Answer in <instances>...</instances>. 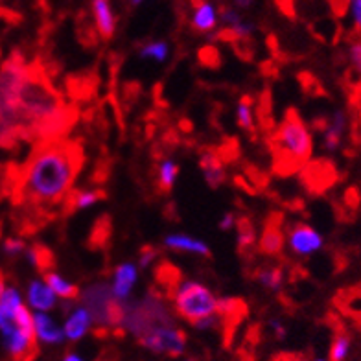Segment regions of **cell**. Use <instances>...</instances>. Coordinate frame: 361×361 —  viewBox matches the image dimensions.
<instances>
[{"instance_id": "21", "label": "cell", "mask_w": 361, "mask_h": 361, "mask_svg": "<svg viewBox=\"0 0 361 361\" xmlns=\"http://www.w3.org/2000/svg\"><path fill=\"white\" fill-rule=\"evenodd\" d=\"M164 245L173 249V251L194 252V255H201L204 258L212 257V252L207 247V243L197 240V238L188 236V234H170V236L164 238Z\"/></svg>"}, {"instance_id": "31", "label": "cell", "mask_w": 361, "mask_h": 361, "mask_svg": "<svg viewBox=\"0 0 361 361\" xmlns=\"http://www.w3.org/2000/svg\"><path fill=\"white\" fill-rule=\"evenodd\" d=\"M170 48L164 41H155V43H147L140 48V57L142 59H153L157 63H164L168 59Z\"/></svg>"}, {"instance_id": "35", "label": "cell", "mask_w": 361, "mask_h": 361, "mask_svg": "<svg viewBox=\"0 0 361 361\" xmlns=\"http://www.w3.org/2000/svg\"><path fill=\"white\" fill-rule=\"evenodd\" d=\"M155 257H157V249L152 247V245H146V247L140 249V258H138V264H140V267H142V269H146V267H149V264L155 260Z\"/></svg>"}, {"instance_id": "18", "label": "cell", "mask_w": 361, "mask_h": 361, "mask_svg": "<svg viewBox=\"0 0 361 361\" xmlns=\"http://www.w3.org/2000/svg\"><path fill=\"white\" fill-rule=\"evenodd\" d=\"M92 13H94L96 30L102 39H111L116 30V17H114L111 0H92Z\"/></svg>"}, {"instance_id": "22", "label": "cell", "mask_w": 361, "mask_h": 361, "mask_svg": "<svg viewBox=\"0 0 361 361\" xmlns=\"http://www.w3.org/2000/svg\"><path fill=\"white\" fill-rule=\"evenodd\" d=\"M24 257H26L30 266L35 267L41 275L48 273V271H54V267H56L54 252L48 247H44V245H41V243H35L32 247H26Z\"/></svg>"}, {"instance_id": "27", "label": "cell", "mask_w": 361, "mask_h": 361, "mask_svg": "<svg viewBox=\"0 0 361 361\" xmlns=\"http://www.w3.org/2000/svg\"><path fill=\"white\" fill-rule=\"evenodd\" d=\"M96 80L92 81L90 78H71L67 81V92L74 98V100H90L92 92H94Z\"/></svg>"}, {"instance_id": "5", "label": "cell", "mask_w": 361, "mask_h": 361, "mask_svg": "<svg viewBox=\"0 0 361 361\" xmlns=\"http://www.w3.org/2000/svg\"><path fill=\"white\" fill-rule=\"evenodd\" d=\"M176 319L168 310L164 297L155 288H149L142 300L138 302H128L126 300V315L122 330L131 332L137 339L152 332L153 328L173 326Z\"/></svg>"}, {"instance_id": "12", "label": "cell", "mask_w": 361, "mask_h": 361, "mask_svg": "<svg viewBox=\"0 0 361 361\" xmlns=\"http://www.w3.org/2000/svg\"><path fill=\"white\" fill-rule=\"evenodd\" d=\"M34 324H35V338L37 343L41 345H61L65 341V332H63V326L56 323V319L50 314H34Z\"/></svg>"}, {"instance_id": "40", "label": "cell", "mask_w": 361, "mask_h": 361, "mask_svg": "<svg viewBox=\"0 0 361 361\" xmlns=\"http://www.w3.org/2000/svg\"><path fill=\"white\" fill-rule=\"evenodd\" d=\"M269 326L273 328V332H275V338L279 339V341H282V339L286 338V326L281 323V321L273 319V321L269 323Z\"/></svg>"}, {"instance_id": "15", "label": "cell", "mask_w": 361, "mask_h": 361, "mask_svg": "<svg viewBox=\"0 0 361 361\" xmlns=\"http://www.w3.org/2000/svg\"><path fill=\"white\" fill-rule=\"evenodd\" d=\"M90 326H92V317H90L89 310L85 306H80L72 314H68L67 321L63 324V332H65V339L76 343L83 339L89 334Z\"/></svg>"}, {"instance_id": "29", "label": "cell", "mask_w": 361, "mask_h": 361, "mask_svg": "<svg viewBox=\"0 0 361 361\" xmlns=\"http://www.w3.org/2000/svg\"><path fill=\"white\" fill-rule=\"evenodd\" d=\"M284 267L282 266H273V267H260L257 269L255 276H257V281L260 282L264 288L267 290H281L282 286V276H284Z\"/></svg>"}, {"instance_id": "19", "label": "cell", "mask_w": 361, "mask_h": 361, "mask_svg": "<svg viewBox=\"0 0 361 361\" xmlns=\"http://www.w3.org/2000/svg\"><path fill=\"white\" fill-rule=\"evenodd\" d=\"M135 282H137V267L133 264H122V266L116 267L114 269V284L111 288L114 299L128 300Z\"/></svg>"}, {"instance_id": "41", "label": "cell", "mask_w": 361, "mask_h": 361, "mask_svg": "<svg viewBox=\"0 0 361 361\" xmlns=\"http://www.w3.org/2000/svg\"><path fill=\"white\" fill-rule=\"evenodd\" d=\"M61 361H87V360L81 356V354H78V352H67V354L63 356Z\"/></svg>"}, {"instance_id": "33", "label": "cell", "mask_w": 361, "mask_h": 361, "mask_svg": "<svg viewBox=\"0 0 361 361\" xmlns=\"http://www.w3.org/2000/svg\"><path fill=\"white\" fill-rule=\"evenodd\" d=\"M200 61L203 63L204 67L218 68L219 63H221V57H219V52L214 47H204L200 52Z\"/></svg>"}, {"instance_id": "30", "label": "cell", "mask_w": 361, "mask_h": 361, "mask_svg": "<svg viewBox=\"0 0 361 361\" xmlns=\"http://www.w3.org/2000/svg\"><path fill=\"white\" fill-rule=\"evenodd\" d=\"M179 173V166L170 159H164L159 168V190L162 194H168L171 190V186L176 183V177Z\"/></svg>"}, {"instance_id": "45", "label": "cell", "mask_w": 361, "mask_h": 361, "mask_svg": "<svg viewBox=\"0 0 361 361\" xmlns=\"http://www.w3.org/2000/svg\"><path fill=\"white\" fill-rule=\"evenodd\" d=\"M312 361H328V357H314Z\"/></svg>"}, {"instance_id": "36", "label": "cell", "mask_w": 361, "mask_h": 361, "mask_svg": "<svg viewBox=\"0 0 361 361\" xmlns=\"http://www.w3.org/2000/svg\"><path fill=\"white\" fill-rule=\"evenodd\" d=\"M348 56H350L352 67L356 68L361 74V41H356V43L350 44V48H348Z\"/></svg>"}, {"instance_id": "7", "label": "cell", "mask_w": 361, "mask_h": 361, "mask_svg": "<svg viewBox=\"0 0 361 361\" xmlns=\"http://www.w3.org/2000/svg\"><path fill=\"white\" fill-rule=\"evenodd\" d=\"M138 343L153 354L177 357L186 348V334L176 324L173 326H159L142 336L138 339Z\"/></svg>"}, {"instance_id": "24", "label": "cell", "mask_w": 361, "mask_h": 361, "mask_svg": "<svg viewBox=\"0 0 361 361\" xmlns=\"http://www.w3.org/2000/svg\"><path fill=\"white\" fill-rule=\"evenodd\" d=\"M43 281L47 282L48 288H50L57 297H61V299L76 300L81 295L80 288H78L76 284H72L67 279H63L61 275H57L56 271H48V273H44Z\"/></svg>"}, {"instance_id": "14", "label": "cell", "mask_w": 361, "mask_h": 361, "mask_svg": "<svg viewBox=\"0 0 361 361\" xmlns=\"http://www.w3.org/2000/svg\"><path fill=\"white\" fill-rule=\"evenodd\" d=\"M153 275H155V284L159 288H162L161 295L164 299H173V295H176L177 288L183 282V275H180L179 267H176L171 262L162 260L159 262V266L155 267L153 271Z\"/></svg>"}, {"instance_id": "28", "label": "cell", "mask_w": 361, "mask_h": 361, "mask_svg": "<svg viewBox=\"0 0 361 361\" xmlns=\"http://www.w3.org/2000/svg\"><path fill=\"white\" fill-rule=\"evenodd\" d=\"M352 350V339L347 332H338L334 336L330 352H328V361H347Z\"/></svg>"}, {"instance_id": "4", "label": "cell", "mask_w": 361, "mask_h": 361, "mask_svg": "<svg viewBox=\"0 0 361 361\" xmlns=\"http://www.w3.org/2000/svg\"><path fill=\"white\" fill-rule=\"evenodd\" d=\"M271 170L279 177H291L306 166L314 153V138L295 107L286 111L282 124L269 135Z\"/></svg>"}, {"instance_id": "25", "label": "cell", "mask_w": 361, "mask_h": 361, "mask_svg": "<svg viewBox=\"0 0 361 361\" xmlns=\"http://www.w3.org/2000/svg\"><path fill=\"white\" fill-rule=\"evenodd\" d=\"M113 233V224H111L109 216H100L92 225V233L89 236V247L90 249H104L111 240Z\"/></svg>"}, {"instance_id": "23", "label": "cell", "mask_w": 361, "mask_h": 361, "mask_svg": "<svg viewBox=\"0 0 361 361\" xmlns=\"http://www.w3.org/2000/svg\"><path fill=\"white\" fill-rule=\"evenodd\" d=\"M236 228H238V252L242 257H251L252 249H255V242H257V231L252 225L251 219L247 216L236 219Z\"/></svg>"}, {"instance_id": "44", "label": "cell", "mask_w": 361, "mask_h": 361, "mask_svg": "<svg viewBox=\"0 0 361 361\" xmlns=\"http://www.w3.org/2000/svg\"><path fill=\"white\" fill-rule=\"evenodd\" d=\"M140 2H144V0H131V4H133V6H138Z\"/></svg>"}, {"instance_id": "16", "label": "cell", "mask_w": 361, "mask_h": 361, "mask_svg": "<svg viewBox=\"0 0 361 361\" xmlns=\"http://www.w3.org/2000/svg\"><path fill=\"white\" fill-rule=\"evenodd\" d=\"M348 128V116L343 111H336L323 129V147L326 152H336L343 142V135Z\"/></svg>"}, {"instance_id": "20", "label": "cell", "mask_w": 361, "mask_h": 361, "mask_svg": "<svg viewBox=\"0 0 361 361\" xmlns=\"http://www.w3.org/2000/svg\"><path fill=\"white\" fill-rule=\"evenodd\" d=\"M105 197H107V194L104 190H72L65 197V201H63L61 212L72 214L78 209H87V207L98 203V201L105 200Z\"/></svg>"}, {"instance_id": "37", "label": "cell", "mask_w": 361, "mask_h": 361, "mask_svg": "<svg viewBox=\"0 0 361 361\" xmlns=\"http://www.w3.org/2000/svg\"><path fill=\"white\" fill-rule=\"evenodd\" d=\"M348 13H350L352 23H354L356 30L361 32V0H350V4H348Z\"/></svg>"}, {"instance_id": "34", "label": "cell", "mask_w": 361, "mask_h": 361, "mask_svg": "<svg viewBox=\"0 0 361 361\" xmlns=\"http://www.w3.org/2000/svg\"><path fill=\"white\" fill-rule=\"evenodd\" d=\"M219 13H221L224 23L227 24V28H234V26H238L240 23H243V19L240 17L238 10H234V8H224Z\"/></svg>"}, {"instance_id": "11", "label": "cell", "mask_w": 361, "mask_h": 361, "mask_svg": "<svg viewBox=\"0 0 361 361\" xmlns=\"http://www.w3.org/2000/svg\"><path fill=\"white\" fill-rule=\"evenodd\" d=\"M299 173L302 185L312 194H321V192H324L326 186L332 185L334 180V166L326 161L308 162Z\"/></svg>"}, {"instance_id": "43", "label": "cell", "mask_w": 361, "mask_h": 361, "mask_svg": "<svg viewBox=\"0 0 361 361\" xmlns=\"http://www.w3.org/2000/svg\"><path fill=\"white\" fill-rule=\"evenodd\" d=\"M271 361H297V360H295L291 354H279V356H275Z\"/></svg>"}, {"instance_id": "6", "label": "cell", "mask_w": 361, "mask_h": 361, "mask_svg": "<svg viewBox=\"0 0 361 361\" xmlns=\"http://www.w3.org/2000/svg\"><path fill=\"white\" fill-rule=\"evenodd\" d=\"M171 300H173L177 315L194 326L203 319L218 314V299L207 286L200 282H180Z\"/></svg>"}, {"instance_id": "2", "label": "cell", "mask_w": 361, "mask_h": 361, "mask_svg": "<svg viewBox=\"0 0 361 361\" xmlns=\"http://www.w3.org/2000/svg\"><path fill=\"white\" fill-rule=\"evenodd\" d=\"M83 164L85 152L78 140L63 138L35 144L11 180L13 203L32 214H44L61 207L65 197L74 190L72 186Z\"/></svg>"}, {"instance_id": "3", "label": "cell", "mask_w": 361, "mask_h": 361, "mask_svg": "<svg viewBox=\"0 0 361 361\" xmlns=\"http://www.w3.org/2000/svg\"><path fill=\"white\" fill-rule=\"evenodd\" d=\"M0 345L11 361H28L37 348L34 312L20 290L0 273Z\"/></svg>"}, {"instance_id": "42", "label": "cell", "mask_w": 361, "mask_h": 361, "mask_svg": "<svg viewBox=\"0 0 361 361\" xmlns=\"http://www.w3.org/2000/svg\"><path fill=\"white\" fill-rule=\"evenodd\" d=\"M238 10H249L255 0H233Z\"/></svg>"}, {"instance_id": "38", "label": "cell", "mask_w": 361, "mask_h": 361, "mask_svg": "<svg viewBox=\"0 0 361 361\" xmlns=\"http://www.w3.org/2000/svg\"><path fill=\"white\" fill-rule=\"evenodd\" d=\"M330 6H332V10L336 11L338 15H345L348 11V4H350V0H328Z\"/></svg>"}, {"instance_id": "9", "label": "cell", "mask_w": 361, "mask_h": 361, "mask_svg": "<svg viewBox=\"0 0 361 361\" xmlns=\"http://www.w3.org/2000/svg\"><path fill=\"white\" fill-rule=\"evenodd\" d=\"M288 243L297 257H308L323 247L324 240L314 227L306 224H295L288 233Z\"/></svg>"}, {"instance_id": "1", "label": "cell", "mask_w": 361, "mask_h": 361, "mask_svg": "<svg viewBox=\"0 0 361 361\" xmlns=\"http://www.w3.org/2000/svg\"><path fill=\"white\" fill-rule=\"evenodd\" d=\"M76 122L78 107L65 102L41 65L17 56L0 65V147L63 140Z\"/></svg>"}, {"instance_id": "26", "label": "cell", "mask_w": 361, "mask_h": 361, "mask_svg": "<svg viewBox=\"0 0 361 361\" xmlns=\"http://www.w3.org/2000/svg\"><path fill=\"white\" fill-rule=\"evenodd\" d=\"M252 107H255L252 96H242V100L238 104V126L242 129H245V131H247L249 135H252V137H257L258 124L257 120H255V116H252Z\"/></svg>"}, {"instance_id": "8", "label": "cell", "mask_w": 361, "mask_h": 361, "mask_svg": "<svg viewBox=\"0 0 361 361\" xmlns=\"http://www.w3.org/2000/svg\"><path fill=\"white\" fill-rule=\"evenodd\" d=\"M284 216L281 212H271L264 224L258 251L266 257H281L284 251Z\"/></svg>"}, {"instance_id": "32", "label": "cell", "mask_w": 361, "mask_h": 361, "mask_svg": "<svg viewBox=\"0 0 361 361\" xmlns=\"http://www.w3.org/2000/svg\"><path fill=\"white\" fill-rule=\"evenodd\" d=\"M2 249H4L6 257L15 258L26 251V243H24L23 238H6L4 243H2Z\"/></svg>"}, {"instance_id": "13", "label": "cell", "mask_w": 361, "mask_h": 361, "mask_svg": "<svg viewBox=\"0 0 361 361\" xmlns=\"http://www.w3.org/2000/svg\"><path fill=\"white\" fill-rule=\"evenodd\" d=\"M200 168L203 171L204 180L210 188H218L225 180V162L221 161L219 153L216 152V147L204 149L200 157Z\"/></svg>"}, {"instance_id": "39", "label": "cell", "mask_w": 361, "mask_h": 361, "mask_svg": "<svg viewBox=\"0 0 361 361\" xmlns=\"http://www.w3.org/2000/svg\"><path fill=\"white\" fill-rule=\"evenodd\" d=\"M236 216L233 214V212H227V214L221 218V221H219V228L221 231H228V228H233L234 225H236Z\"/></svg>"}, {"instance_id": "10", "label": "cell", "mask_w": 361, "mask_h": 361, "mask_svg": "<svg viewBox=\"0 0 361 361\" xmlns=\"http://www.w3.org/2000/svg\"><path fill=\"white\" fill-rule=\"evenodd\" d=\"M24 302L34 314H50L57 306V295L48 288L47 282L41 279H34L26 286V293H24Z\"/></svg>"}, {"instance_id": "46", "label": "cell", "mask_w": 361, "mask_h": 361, "mask_svg": "<svg viewBox=\"0 0 361 361\" xmlns=\"http://www.w3.org/2000/svg\"><path fill=\"white\" fill-rule=\"evenodd\" d=\"M188 361H194V360H188Z\"/></svg>"}, {"instance_id": "17", "label": "cell", "mask_w": 361, "mask_h": 361, "mask_svg": "<svg viewBox=\"0 0 361 361\" xmlns=\"http://www.w3.org/2000/svg\"><path fill=\"white\" fill-rule=\"evenodd\" d=\"M218 8L209 0H197L192 13V28L200 34H210L218 26Z\"/></svg>"}]
</instances>
